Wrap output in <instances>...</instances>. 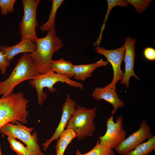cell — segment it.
I'll return each instance as SVG.
<instances>
[{
	"label": "cell",
	"instance_id": "1",
	"mask_svg": "<svg viewBox=\"0 0 155 155\" xmlns=\"http://www.w3.org/2000/svg\"><path fill=\"white\" fill-rule=\"evenodd\" d=\"M35 43V51L29 54L33 59L38 73L44 74L51 71L53 55L63 46L61 40L56 35L55 27L48 31L45 36L38 37Z\"/></svg>",
	"mask_w": 155,
	"mask_h": 155
},
{
	"label": "cell",
	"instance_id": "2",
	"mask_svg": "<svg viewBox=\"0 0 155 155\" xmlns=\"http://www.w3.org/2000/svg\"><path fill=\"white\" fill-rule=\"evenodd\" d=\"M29 101L23 92L12 93L0 98V128L8 123L16 121L23 124L28 123Z\"/></svg>",
	"mask_w": 155,
	"mask_h": 155
},
{
	"label": "cell",
	"instance_id": "3",
	"mask_svg": "<svg viewBox=\"0 0 155 155\" xmlns=\"http://www.w3.org/2000/svg\"><path fill=\"white\" fill-rule=\"evenodd\" d=\"M39 74L32 58L28 53H24L8 78L0 82V96H9L18 84L24 81L33 79Z\"/></svg>",
	"mask_w": 155,
	"mask_h": 155
},
{
	"label": "cell",
	"instance_id": "4",
	"mask_svg": "<svg viewBox=\"0 0 155 155\" xmlns=\"http://www.w3.org/2000/svg\"><path fill=\"white\" fill-rule=\"evenodd\" d=\"M58 82L66 83L79 89H84V86L82 83L72 80L67 77L61 75L52 71L39 74L33 79L30 80L29 83L36 90L38 103L39 106L42 105L47 97V94L43 92V89L47 88L49 92L54 93L57 90L53 87L54 85Z\"/></svg>",
	"mask_w": 155,
	"mask_h": 155
},
{
	"label": "cell",
	"instance_id": "5",
	"mask_svg": "<svg viewBox=\"0 0 155 155\" xmlns=\"http://www.w3.org/2000/svg\"><path fill=\"white\" fill-rule=\"evenodd\" d=\"M96 105L90 109L76 106L75 112L68 121L66 127L74 130L78 140L93 136L96 130L94 121L96 116Z\"/></svg>",
	"mask_w": 155,
	"mask_h": 155
},
{
	"label": "cell",
	"instance_id": "6",
	"mask_svg": "<svg viewBox=\"0 0 155 155\" xmlns=\"http://www.w3.org/2000/svg\"><path fill=\"white\" fill-rule=\"evenodd\" d=\"M34 127H28L16 121L14 124L8 123L0 128V133L8 137L18 138L26 145L30 155H44L38 142L37 133L31 132Z\"/></svg>",
	"mask_w": 155,
	"mask_h": 155
},
{
	"label": "cell",
	"instance_id": "7",
	"mask_svg": "<svg viewBox=\"0 0 155 155\" xmlns=\"http://www.w3.org/2000/svg\"><path fill=\"white\" fill-rule=\"evenodd\" d=\"M24 9L22 18L19 25L21 40L29 39L34 43L38 37L36 29L38 26L36 10L40 0H22Z\"/></svg>",
	"mask_w": 155,
	"mask_h": 155
},
{
	"label": "cell",
	"instance_id": "8",
	"mask_svg": "<svg viewBox=\"0 0 155 155\" xmlns=\"http://www.w3.org/2000/svg\"><path fill=\"white\" fill-rule=\"evenodd\" d=\"M123 117L120 115L115 122L111 115L106 122L107 129L105 134L100 137L99 143L101 145L112 150L116 148L125 138L126 132L123 128Z\"/></svg>",
	"mask_w": 155,
	"mask_h": 155
},
{
	"label": "cell",
	"instance_id": "9",
	"mask_svg": "<svg viewBox=\"0 0 155 155\" xmlns=\"http://www.w3.org/2000/svg\"><path fill=\"white\" fill-rule=\"evenodd\" d=\"M94 50L98 54L104 55L110 62L112 67L113 76L111 82L107 85L116 90V84L119 81L122 80L123 75V71L121 69L125 49L123 45L114 50H106L99 46H96Z\"/></svg>",
	"mask_w": 155,
	"mask_h": 155
},
{
	"label": "cell",
	"instance_id": "10",
	"mask_svg": "<svg viewBox=\"0 0 155 155\" xmlns=\"http://www.w3.org/2000/svg\"><path fill=\"white\" fill-rule=\"evenodd\" d=\"M150 126L145 120L140 124V128L123 140L114 149L119 154L125 155L146 140L152 137Z\"/></svg>",
	"mask_w": 155,
	"mask_h": 155
},
{
	"label": "cell",
	"instance_id": "11",
	"mask_svg": "<svg viewBox=\"0 0 155 155\" xmlns=\"http://www.w3.org/2000/svg\"><path fill=\"white\" fill-rule=\"evenodd\" d=\"M76 103L75 101L71 99L69 94L66 95V100L62 108V114L61 120L55 132L52 136L42 144L43 149L47 150L49 146L53 141L57 140L66 127L67 123L71 118L75 112Z\"/></svg>",
	"mask_w": 155,
	"mask_h": 155
},
{
	"label": "cell",
	"instance_id": "12",
	"mask_svg": "<svg viewBox=\"0 0 155 155\" xmlns=\"http://www.w3.org/2000/svg\"><path fill=\"white\" fill-rule=\"evenodd\" d=\"M135 44L136 40L128 36L125 39L123 45L125 49L123 57L125 69L121 83L125 85L127 88L129 87V80L131 76H133L137 80H140L138 77L135 74L133 69L135 59Z\"/></svg>",
	"mask_w": 155,
	"mask_h": 155
},
{
	"label": "cell",
	"instance_id": "13",
	"mask_svg": "<svg viewBox=\"0 0 155 155\" xmlns=\"http://www.w3.org/2000/svg\"><path fill=\"white\" fill-rule=\"evenodd\" d=\"M116 90L106 85L102 88H96L92 93V97L95 100L100 101L103 99L113 105L114 108L111 111L112 115H113L119 108L125 105L124 102L119 98Z\"/></svg>",
	"mask_w": 155,
	"mask_h": 155
},
{
	"label": "cell",
	"instance_id": "14",
	"mask_svg": "<svg viewBox=\"0 0 155 155\" xmlns=\"http://www.w3.org/2000/svg\"><path fill=\"white\" fill-rule=\"evenodd\" d=\"M36 45L31 40H21L18 44L9 46L5 45L0 46V51L3 52L8 60L10 61L16 55L22 53H33L35 51Z\"/></svg>",
	"mask_w": 155,
	"mask_h": 155
},
{
	"label": "cell",
	"instance_id": "15",
	"mask_svg": "<svg viewBox=\"0 0 155 155\" xmlns=\"http://www.w3.org/2000/svg\"><path fill=\"white\" fill-rule=\"evenodd\" d=\"M107 61H104L102 59L99 61L92 63L87 64L74 65L73 71L74 78L75 80L84 81L90 77L92 73L96 68L106 65L108 64Z\"/></svg>",
	"mask_w": 155,
	"mask_h": 155
},
{
	"label": "cell",
	"instance_id": "16",
	"mask_svg": "<svg viewBox=\"0 0 155 155\" xmlns=\"http://www.w3.org/2000/svg\"><path fill=\"white\" fill-rule=\"evenodd\" d=\"M73 65L71 61L61 58L57 60H53L51 65V70L58 74L72 78L74 76Z\"/></svg>",
	"mask_w": 155,
	"mask_h": 155
},
{
	"label": "cell",
	"instance_id": "17",
	"mask_svg": "<svg viewBox=\"0 0 155 155\" xmlns=\"http://www.w3.org/2000/svg\"><path fill=\"white\" fill-rule=\"evenodd\" d=\"M76 134L72 129L67 128L63 131L59 137L55 147L56 154H64L67 146L76 137Z\"/></svg>",
	"mask_w": 155,
	"mask_h": 155
},
{
	"label": "cell",
	"instance_id": "18",
	"mask_svg": "<svg viewBox=\"0 0 155 155\" xmlns=\"http://www.w3.org/2000/svg\"><path fill=\"white\" fill-rule=\"evenodd\" d=\"M155 150V135L137 146L125 155H148Z\"/></svg>",
	"mask_w": 155,
	"mask_h": 155
},
{
	"label": "cell",
	"instance_id": "19",
	"mask_svg": "<svg viewBox=\"0 0 155 155\" xmlns=\"http://www.w3.org/2000/svg\"><path fill=\"white\" fill-rule=\"evenodd\" d=\"M64 0H53L51 10L47 21L40 27L42 31L48 32L55 28V20L57 12L61 5L64 2Z\"/></svg>",
	"mask_w": 155,
	"mask_h": 155
},
{
	"label": "cell",
	"instance_id": "20",
	"mask_svg": "<svg viewBox=\"0 0 155 155\" xmlns=\"http://www.w3.org/2000/svg\"><path fill=\"white\" fill-rule=\"evenodd\" d=\"M108 3L107 9L104 20L102 26L99 36L97 40L93 44V46H99L101 42L102 38V33L105 28L106 22L111 10L114 7L117 6L126 7L128 5V3L126 0H107Z\"/></svg>",
	"mask_w": 155,
	"mask_h": 155
},
{
	"label": "cell",
	"instance_id": "21",
	"mask_svg": "<svg viewBox=\"0 0 155 155\" xmlns=\"http://www.w3.org/2000/svg\"><path fill=\"white\" fill-rule=\"evenodd\" d=\"M112 150L101 145L98 140L94 147L87 153L82 154L79 150L76 152V155H114Z\"/></svg>",
	"mask_w": 155,
	"mask_h": 155
},
{
	"label": "cell",
	"instance_id": "22",
	"mask_svg": "<svg viewBox=\"0 0 155 155\" xmlns=\"http://www.w3.org/2000/svg\"><path fill=\"white\" fill-rule=\"evenodd\" d=\"M8 140L11 148L18 155H30L26 146L16 139L8 137Z\"/></svg>",
	"mask_w": 155,
	"mask_h": 155
},
{
	"label": "cell",
	"instance_id": "23",
	"mask_svg": "<svg viewBox=\"0 0 155 155\" xmlns=\"http://www.w3.org/2000/svg\"><path fill=\"white\" fill-rule=\"evenodd\" d=\"M151 0H127L128 3L132 5L136 11L139 13L144 12L149 6Z\"/></svg>",
	"mask_w": 155,
	"mask_h": 155
},
{
	"label": "cell",
	"instance_id": "24",
	"mask_svg": "<svg viewBox=\"0 0 155 155\" xmlns=\"http://www.w3.org/2000/svg\"><path fill=\"white\" fill-rule=\"evenodd\" d=\"M16 0H0V11L4 16L14 11V5Z\"/></svg>",
	"mask_w": 155,
	"mask_h": 155
},
{
	"label": "cell",
	"instance_id": "25",
	"mask_svg": "<svg viewBox=\"0 0 155 155\" xmlns=\"http://www.w3.org/2000/svg\"><path fill=\"white\" fill-rule=\"evenodd\" d=\"M10 62L3 52L0 51V70L2 74H5L7 68L10 65Z\"/></svg>",
	"mask_w": 155,
	"mask_h": 155
},
{
	"label": "cell",
	"instance_id": "26",
	"mask_svg": "<svg viewBox=\"0 0 155 155\" xmlns=\"http://www.w3.org/2000/svg\"><path fill=\"white\" fill-rule=\"evenodd\" d=\"M144 55L145 58L150 61L155 60V49L154 48L148 47L145 48L144 51Z\"/></svg>",
	"mask_w": 155,
	"mask_h": 155
},
{
	"label": "cell",
	"instance_id": "27",
	"mask_svg": "<svg viewBox=\"0 0 155 155\" xmlns=\"http://www.w3.org/2000/svg\"><path fill=\"white\" fill-rule=\"evenodd\" d=\"M0 155H2V150L1 149V145H0Z\"/></svg>",
	"mask_w": 155,
	"mask_h": 155
},
{
	"label": "cell",
	"instance_id": "28",
	"mask_svg": "<svg viewBox=\"0 0 155 155\" xmlns=\"http://www.w3.org/2000/svg\"><path fill=\"white\" fill-rule=\"evenodd\" d=\"M56 155H63L62 154H56Z\"/></svg>",
	"mask_w": 155,
	"mask_h": 155
}]
</instances>
